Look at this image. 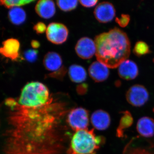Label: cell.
<instances>
[{
	"label": "cell",
	"instance_id": "6da1fadb",
	"mask_svg": "<svg viewBox=\"0 0 154 154\" xmlns=\"http://www.w3.org/2000/svg\"><path fill=\"white\" fill-rule=\"evenodd\" d=\"M7 126L1 134L2 154H69L72 135L67 127L71 106L52 97L43 106L28 107L6 99Z\"/></svg>",
	"mask_w": 154,
	"mask_h": 154
},
{
	"label": "cell",
	"instance_id": "7a4b0ae2",
	"mask_svg": "<svg viewBox=\"0 0 154 154\" xmlns=\"http://www.w3.org/2000/svg\"><path fill=\"white\" fill-rule=\"evenodd\" d=\"M95 42L97 60L108 68L118 67L130 54L129 38L126 33L119 28H115L97 35Z\"/></svg>",
	"mask_w": 154,
	"mask_h": 154
},
{
	"label": "cell",
	"instance_id": "3957f363",
	"mask_svg": "<svg viewBox=\"0 0 154 154\" xmlns=\"http://www.w3.org/2000/svg\"><path fill=\"white\" fill-rule=\"evenodd\" d=\"M104 141V138L95 134L94 129L77 131L72 136L69 154H94Z\"/></svg>",
	"mask_w": 154,
	"mask_h": 154
},
{
	"label": "cell",
	"instance_id": "277c9868",
	"mask_svg": "<svg viewBox=\"0 0 154 154\" xmlns=\"http://www.w3.org/2000/svg\"><path fill=\"white\" fill-rule=\"evenodd\" d=\"M48 88L38 82H31L25 85L18 99L20 105L28 107H38L46 105L52 98Z\"/></svg>",
	"mask_w": 154,
	"mask_h": 154
},
{
	"label": "cell",
	"instance_id": "5b68a950",
	"mask_svg": "<svg viewBox=\"0 0 154 154\" xmlns=\"http://www.w3.org/2000/svg\"><path fill=\"white\" fill-rule=\"evenodd\" d=\"M67 122L70 128L75 131L88 129L89 125V113L82 107L72 108L67 116Z\"/></svg>",
	"mask_w": 154,
	"mask_h": 154
},
{
	"label": "cell",
	"instance_id": "8992f818",
	"mask_svg": "<svg viewBox=\"0 0 154 154\" xmlns=\"http://www.w3.org/2000/svg\"><path fill=\"white\" fill-rule=\"evenodd\" d=\"M149 96L148 91L144 86L135 85L128 90L126 99L128 102L132 106L140 107L147 102Z\"/></svg>",
	"mask_w": 154,
	"mask_h": 154
},
{
	"label": "cell",
	"instance_id": "52a82bcc",
	"mask_svg": "<svg viewBox=\"0 0 154 154\" xmlns=\"http://www.w3.org/2000/svg\"><path fill=\"white\" fill-rule=\"evenodd\" d=\"M46 37L48 41L53 44H63L66 41L69 30L66 26L61 23L52 22L48 26Z\"/></svg>",
	"mask_w": 154,
	"mask_h": 154
},
{
	"label": "cell",
	"instance_id": "ba28073f",
	"mask_svg": "<svg viewBox=\"0 0 154 154\" xmlns=\"http://www.w3.org/2000/svg\"><path fill=\"white\" fill-rule=\"evenodd\" d=\"M77 55L83 59H90L96 53L95 41L91 38L85 37L80 38L75 48Z\"/></svg>",
	"mask_w": 154,
	"mask_h": 154
},
{
	"label": "cell",
	"instance_id": "9c48e42d",
	"mask_svg": "<svg viewBox=\"0 0 154 154\" xmlns=\"http://www.w3.org/2000/svg\"><path fill=\"white\" fill-rule=\"evenodd\" d=\"M94 14L97 21L100 23H108L111 22L115 17V8L111 3L102 2L96 6Z\"/></svg>",
	"mask_w": 154,
	"mask_h": 154
},
{
	"label": "cell",
	"instance_id": "30bf717a",
	"mask_svg": "<svg viewBox=\"0 0 154 154\" xmlns=\"http://www.w3.org/2000/svg\"><path fill=\"white\" fill-rule=\"evenodd\" d=\"M118 74L123 79L129 81L134 79L139 74L137 64L130 60H126L118 66Z\"/></svg>",
	"mask_w": 154,
	"mask_h": 154
},
{
	"label": "cell",
	"instance_id": "8fae6325",
	"mask_svg": "<svg viewBox=\"0 0 154 154\" xmlns=\"http://www.w3.org/2000/svg\"><path fill=\"white\" fill-rule=\"evenodd\" d=\"M88 71L90 76L96 82H104L110 74L108 67L99 61H95L91 64Z\"/></svg>",
	"mask_w": 154,
	"mask_h": 154
},
{
	"label": "cell",
	"instance_id": "7c38bea8",
	"mask_svg": "<svg viewBox=\"0 0 154 154\" xmlns=\"http://www.w3.org/2000/svg\"><path fill=\"white\" fill-rule=\"evenodd\" d=\"M20 43L15 38H10L3 42L2 47L0 48V54L13 60L19 57Z\"/></svg>",
	"mask_w": 154,
	"mask_h": 154
},
{
	"label": "cell",
	"instance_id": "4fadbf2b",
	"mask_svg": "<svg viewBox=\"0 0 154 154\" xmlns=\"http://www.w3.org/2000/svg\"><path fill=\"white\" fill-rule=\"evenodd\" d=\"M91 122L92 125L96 129L105 130L110 126L111 119L109 113L105 110H98L92 114Z\"/></svg>",
	"mask_w": 154,
	"mask_h": 154
},
{
	"label": "cell",
	"instance_id": "5bb4252c",
	"mask_svg": "<svg viewBox=\"0 0 154 154\" xmlns=\"http://www.w3.org/2000/svg\"><path fill=\"white\" fill-rule=\"evenodd\" d=\"M35 11L38 16L45 19L52 18L56 12L55 4L51 0L38 1L35 6Z\"/></svg>",
	"mask_w": 154,
	"mask_h": 154
},
{
	"label": "cell",
	"instance_id": "9a60e30c",
	"mask_svg": "<svg viewBox=\"0 0 154 154\" xmlns=\"http://www.w3.org/2000/svg\"><path fill=\"white\" fill-rule=\"evenodd\" d=\"M137 130L141 136L151 137L154 135V120L148 116H143L139 119Z\"/></svg>",
	"mask_w": 154,
	"mask_h": 154
},
{
	"label": "cell",
	"instance_id": "2e32d148",
	"mask_svg": "<svg viewBox=\"0 0 154 154\" xmlns=\"http://www.w3.org/2000/svg\"><path fill=\"white\" fill-rule=\"evenodd\" d=\"M60 56L55 52L47 53L43 59L45 67L49 71L55 72L60 69L62 65Z\"/></svg>",
	"mask_w": 154,
	"mask_h": 154
},
{
	"label": "cell",
	"instance_id": "e0dca14e",
	"mask_svg": "<svg viewBox=\"0 0 154 154\" xmlns=\"http://www.w3.org/2000/svg\"><path fill=\"white\" fill-rule=\"evenodd\" d=\"M69 75L73 82L80 83L84 82L87 79V74L82 66L78 65H72L69 69Z\"/></svg>",
	"mask_w": 154,
	"mask_h": 154
},
{
	"label": "cell",
	"instance_id": "ac0fdd59",
	"mask_svg": "<svg viewBox=\"0 0 154 154\" xmlns=\"http://www.w3.org/2000/svg\"><path fill=\"white\" fill-rule=\"evenodd\" d=\"M119 125L116 129V136L119 137H124L125 130L129 128L133 123L134 119L132 115L128 111H125L122 113Z\"/></svg>",
	"mask_w": 154,
	"mask_h": 154
},
{
	"label": "cell",
	"instance_id": "d6986e66",
	"mask_svg": "<svg viewBox=\"0 0 154 154\" xmlns=\"http://www.w3.org/2000/svg\"><path fill=\"white\" fill-rule=\"evenodd\" d=\"M9 17L11 22L14 25H19L24 23L26 20V14L22 8H13L9 12Z\"/></svg>",
	"mask_w": 154,
	"mask_h": 154
},
{
	"label": "cell",
	"instance_id": "ffe728a7",
	"mask_svg": "<svg viewBox=\"0 0 154 154\" xmlns=\"http://www.w3.org/2000/svg\"><path fill=\"white\" fill-rule=\"evenodd\" d=\"M150 50L148 45L145 42L138 41L135 45L133 52L137 57H141L150 53Z\"/></svg>",
	"mask_w": 154,
	"mask_h": 154
},
{
	"label": "cell",
	"instance_id": "44dd1931",
	"mask_svg": "<svg viewBox=\"0 0 154 154\" xmlns=\"http://www.w3.org/2000/svg\"><path fill=\"white\" fill-rule=\"evenodd\" d=\"M79 1H57V4L58 7L62 11L68 12L75 9L78 6Z\"/></svg>",
	"mask_w": 154,
	"mask_h": 154
},
{
	"label": "cell",
	"instance_id": "7402d4cb",
	"mask_svg": "<svg viewBox=\"0 0 154 154\" xmlns=\"http://www.w3.org/2000/svg\"><path fill=\"white\" fill-rule=\"evenodd\" d=\"M34 2L30 0H17V1H0V5H3L6 8H13L25 5Z\"/></svg>",
	"mask_w": 154,
	"mask_h": 154
},
{
	"label": "cell",
	"instance_id": "603a6c76",
	"mask_svg": "<svg viewBox=\"0 0 154 154\" xmlns=\"http://www.w3.org/2000/svg\"><path fill=\"white\" fill-rule=\"evenodd\" d=\"M115 21L122 28H125L129 24L130 17L128 14H122L120 17L116 18Z\"/></svg>",
	"mask_w": 154,
	"mask_h": 154
},
{
	"label": "cell",
	"instance_id": "cb8c5ba5",
	"mask_svg": "<svg viewBox=\"0 0 154 154\" xmlns=\"http://www.w3.org/2000/svg\"><path fill=\"white\" fill-rule=\"evenodd\" d=\"M38 51L36 50L29 49L26 51L24 53L25 59L30 62L36 61L38 57Z\"/></svg>",
	"mask_w": 154,
	"mask_h": 154
},
{
	"label": "cell",
	"instance_id": "d4e9b609",
	"mask_svg": "<svg viewBox=\"0 0 154 154\" xmlns=\"http://www.w3.org/2000/svg\"><path fill=\"white\" fill-rule=\"evenodd\" d=\"M66 68L63 66L57 71L53 72L48 75L47 77L61 80L63 79L64 77L66 74Z\"/></svg>",
	"mask_w": 154,
	"mask_h": 154
},
{
	"label": "cell",
	"instance_id": "484cf974",
	"mask_svg": "<svg viewBox=\"0 0 154 154\" xmlns=\"http://www.w3.org/2000/svg\"><path fill=\"white\" fill-rule=\"evenodd\" d=\"M47 27L45 24L42 22H38L33 27V29L37 34L44 33L47 30Z\"/></svg>",
	"mask_w": 154,
	"mask_h": 154
},
{
	"label": "cell",
	"instance_id": "4316f807",
	"mask_svg": "<svg viewBox=\"0 0 154 154\" xmlns=\"http://www.w3.org/2000/svg\"><path fill=\"white\" fill-rule=\"evenodd\" d=\"M80 4L85 8H92L96 5L98 1L94 0V1H79Z\"/></svg>",
	"mask_w": 154,
	"mask_h": 154
},
{
	"label": "cell",
	"instance_id": "83f0119b",
	"mask_svg": "<svg viewBox=\"0 0 154 154\" xmlns=\"http://www.w3.org/2000/svg\"><path fill=\"white\" fill-rule=\"evenodd\" d=\"M88 89V85L86 84H83L78 86L77 91L79 94H83L86 93Z\"/></svg>",
	"mask_w": 154,
	"mask_h": 154
},
{
	"label": "cell",
	"instance_id": "f1b7e54d",
	"mask_svg": "<svg viewBox=\"0 0 154 154\" xmlns=\"http://www.w3.org/2000/svg\"><path fill=\"white\" fill-rule=\"evenodd\" d=\"M31 46L34 48H38L40 47V44L37 40H33L31 42Z\"/></svg>",
	"mask_w": 154,
	"mask_h": 154
},
{
	"label": "cell",
	"instance_id": "f546056e",
	"mask_svg": "<svg viewBox=\"0 0 154 154\" xmlns=\"http://www.w3.org/2000/svg\"><path fill=\"white\" fill-rule=\"evenodd\" d=\"M153 110H154V109H153Z\"/></svg>",
	"mask_w": 154,
	"mask_h": 154
}]
</instances>
